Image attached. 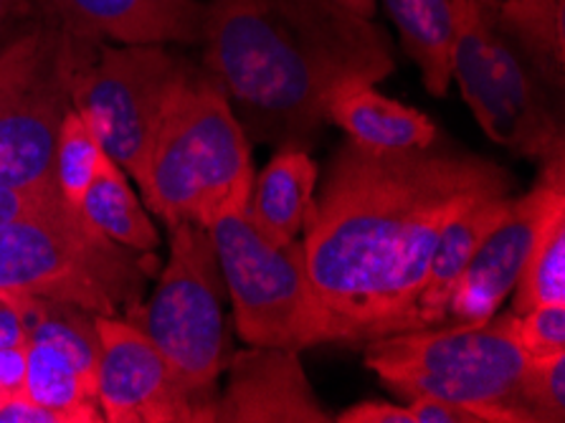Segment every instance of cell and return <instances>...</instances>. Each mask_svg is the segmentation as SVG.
Masks as SVG:
<instances>
[{
    "instance_id": "1",
    "label": "cell",
    "mask_w": 565,
    "mask_h": 423,
    "mask_svg": "<svg viewBox=\"0 0 565 423\" xmlns=\"http://www.w3.org/2000/svg\"><path fill=\"white\" fill-rule=\"evenodd\" d=\"M502 195H515V180L482 155L436 142L424 150L342 145L299 239L330 342L418 330V299L444 226Z\"/></svg>"
},
{
    "instance_id": "2",
    "label": "cell",
    "mask_w": 565,
    "mask_h": 423,
    "mask_svg": "<svg viewBox=\"0 0 565 423\" xmlns=\"http://www.w3.org/2000/svg\"><path fill=\"white\" fill-rule=\"evenodd\" d=\"M203 68L249 140L317 142L330 94L396 72L393 41L335 0H203Z\"/></svg>"
},
{
    "instance_id": "3",
    "label": "cell",
    "mask_w": 565,
    "mask_h": 423,
    "mask_svg": "<svg viewBox=\"0 0 565 423\" xmlns=\"http://www.w3.org/2000/svg\"><path fill=\"white\" fill-rule=\"evenodd\" d=\"M563 62L500 0H469L451 46V82L492 142L545 162L565 155Z\"/></svg>"
},
{
    "instance_id": "4",
    "label": "cell",
    "mask_w": 565,
    "mask_h": 423,
    "mask_svg": "<svg viewBox=\"0 0 565 423\" xmlns=\"http://www.w3.org/2000/svg\"><path fill=\"white\" fill-rule=\"evenodd\" d=\"M252 140L231 109L224 86L191 66L162 112L137 188L145 209L166 223L211 229L244 211L254 188Z\"/></svg>"
},
{
    "instance_id": "5",
    "label": "cell",
    "mask_w": 565,
    "mask_h": 423,
    "mask_svg": "<svg viewBox=\"0 0 565 423\" xmlns=\"http://www.w3.org/2000/svg\"><path fill=\"white\" fill-rule=\"evenodd\" d=\"M158 272L156 252L115 244L58 203L0 223V297L68 302L102 317H125Z\"/></svg>"
},
{
    "instance_id": "6",
    "label": "cell",
    "mask_w": 565,
    "mask_h": 423,
    "mask_svg": "<svg viewBox=\"0 0 565 423\" xmlns=\"http://www.w3.org/2000/svg\"><path fill=\"white\" fill-rule=\"evenodd\" d=\"M363 348L365 366L401 399L431 395L490 411L500 423H525L515 403L530 358L512 313L477 325L418 327Z\"/></svg>"
},
{
    "instance_id": "7",
    "label": "cell",
    "mask_w": 565,
    "mask_h": 423,
    "mask_svg": "<svg viewBox=\"0 0 565 423\" xmlns=\"http://www.w3.org/2000/svg\"><path fill=\"white\" fill-rule=\"evenodd\" d=\"M168 231V262L158 274V287L125 319L148 335L173 366L199 411V423H213L218 378L234 356L226 282L209 229L175 223Z\"/></svg>"
},
{
    "instance_id": "8",
    "label": "cell",
    "mask_w": 565,
    "mask_h": 423,
    "mask_svg": "<svg viewBox=\"0 0 565 423\" xmlns=\"http://www.w3.org/2000/svg\"><path fill=\"white\" fill-rule=\"evenodd\" d=\"M191 66L162 43H109L68 33L72 109L87 119L107 158L135 183L170 94Z\"/></svg>"
},
{
    "instance_id": "9",
    "label": "cell",
    "mask_w": 565,
    "mask_h": 423,
    "mask_svg": "<svg viewBox=\"0 0 565 423\" xmlns=\"http://www.w3.org/2000/svg\"><path fill=\"white\" fill-rule=\"evenodd\" d=\"M209 233L234 305L238 338L256 348L297 352L330 342L302 241L274 244L246 209L221 215Z\"/></svg>"
},
{
    "instance_id": "10",
    "label": "cell",
    "mask_w": 565,
    "mask_h": 423,
    "mask_svg": "<svg viewBox=\"0 0 565 423\" xmlns=\"http://www.w3.org/2000/svg\"><path fill=\"white\" fill-rule=\"evenodd\" d=\"M68 109V33L39 19L0 51V183L62 198L54 150Z\"/></svg>"
},
{
    "instance_id": "11",
    "label": "cell",
    "mask_w": 565,
    "mask_h": 423,
    "mask_svg": "<svg viewBox=\"0 0 565 423\" xmlns=\"http://www.w3.org/2000/svg\"><path fill=\"white\" fill-rule=\"evenodd\" d=\"M563 211L565 158L561 155L545 160L537 183L525 195L512 198L508 213L482 241L449 302L447 322L477 325L498 315L502 302L515 289L537 239Z\"/></svg>"
},
{
    "instance_id": "12",
    "label": "cell",
    "mask_w": 565,
    "mask_h": 423,
    "mask_svg": "<svg viewBox=\"0 0 565 423\" xmlns=\"http://www.w3.org/2000/svg\"><path fill=\"white\" fill-rule=\"evenodd\" d=\"M97 401L107 423H199L181 378L125 317L97 315Z\"/></svg>"
},
{
    "instance_id": "13",
    "label": "cell",
    "mask_w": 565,
    "mask_h": 423,
    "mask_svg": "<svg viewBox=\"0 0 565 423\" xmlns=\"http://www.w3.org/2000/svg\"><path fill=\"white\" fill-rule=\"evenodd\" d=\"M218 393V423H328L335 421L317 401L297 350L256 348L234 352Z\"/></svg>"
},
{
    "instance_id": "14",
    "label": "cell",
    "mask_w": 565,
    "mask_h": 423,
    "mask_svg": "<svg viewBox=\"0 0 565 423\" xmlns=\"http://www.w3.org/2000/svg\"><path fill=\"white\" fill-rule=\"evenodd\" d=\"M36 15L72 36L109 43L195 46L203 33V0H33Z\"/></svg>"
},
{
    "instance_id": "15",
    "label": "cell",
    "mask_w": 565,
    "mask_h": 423,
    "mask_svg": "<svg viewBox=\"0 0 565 423\" xmlns=\"http://www.w3.org/2000/svg\"><path fill=\"white\" fill-rule=\"evenodd\" d=\"M328 123L371 150H424L436 142V125L422 109L385 97L371 82H348L330 94Z\"/></svg>"
},
{
    "instance_id": "16",
    "label": "cell",
    "mask_w": 565,
    "mask_h": 423,
    "mask_svg": "<svg viewBox=\"0 0 565 423\" xmlns=\"http://www.w3.org/2000/svg\"><path fill=\"white\" fill-rule=\"evenodd\" d=\"M512 198L515 195L490 198V201L477 203L472 209L454 215L447 226H444L441 236L434 246L429 272H426L422 299H418V319H422V327L447 322L449 302L459 287L461 276H465L467 266L472 264L482 241L490 236V231L508 213Z\"/></svg>"
},
{
    "instance_id": "17",
    "label": "cell",
    "mask_w": 565,
    "mask_h": 423,
    "mask_svg": "<svg viewBox=\"0 0 565 423\" xmlns=\"http://www.w3.org/2000/svg\"><path fill=\"white\" fill-rule=\"evenodd\" d=\"M317 176L320 170L310 152L285 145L254 178L246 211L274 244H289L302 233L315 201Z\"/></svg>"
},
{
    "instance_id": "18",
    "label": "cell",
    "mask_w": 565,
    "mask_h": 423,
    "mask_svg": "<svg viewBox=\"0 0 565 423\" xmlns=\"http://www.w3.org/2000/svg\"><path fill=\"white\" fill-rule=\"evenodd\" d=\"M469 0H383L401 46L422 72L424 86L444 97L451 84V46Z\"/></svg>"
},
{
    "instance_id": "19",
    "label": "cell",
    "mask_w": 565,
    "mask_h": 423,
    "mask_svg": "<svg viewBox=\"0 0 565 423\" xmlns=\"http://www.w3.org/2000/svg\"><path fill=\"white\" fill-rule=\"evenodd\" d=\"M23 395L62 423H102L97 383L64 350L29 340Z\"/></svg>"
},
{
    "instance_id": "20",
    "label": "cell",
    "mask_w": 565,
    "mask_h": 423,
    "mask_svg": "<svg viewBox=\"0 0 565 423\" xmlns=\"http://www.w3.org/2000/svg\"><path fill=\"white\" fill-rule=\"evenodd\" d=\"M79 211L94 229L119 246L142 254L156 252L160 246V233L150 219V211L132 191L130 176L115 160L105 158L102 162Z\"/></svg>"
},
{
    "instance_id": "21",
    "label": "cell",
    "mask_w": 565,
    "mask_h": 423,
    "mask_svg": "<svg viewBox=\"0 0 565 423\" xmlns=\"http://www.w3.org/2000/svg\"><path fill=\"white\" fill-rule=\"evenodd\" d=\"M19 309L25 335L33 342H49L64 350L84 373L97 383V360H99V335L97 315L87 309L54 299H31V297H3Z\"/></svg>"
},
{
    "instance_id": "22",
    "label": "cell",
    "mask_w": 565,
    "mask_h": 423,
    "mask_svg": "<svg viewBox=\"0 0 565 423\" xmlns=\"http://www.w3.org/2000/svg\"><path fill=\"white\" fill-rule=\"evenodd\" d=\"M105 158L107 152L102 150L87 119L76 109H68L62 129H58L54 150V183L66 205L79 211Z\"/></svg>"
},
{
    "instance_id": "23",
    "label": "cell",
    "mask_w": 565,
    "mask_h": 423,
    "mask_svg": "<svg viewBox=\"0 0 565 423\" xmlns=\"http://www.w3.org/2000/svg\"><path fill=\"white\" fill-rule=\"evenodd\" d=\"M512 292V315L541 305H565V211L537 239Z\"/></svg>"
},
{
    "instance_id": "24",
    "label": "cell",
    "mask_w": 565,
    "mask_h": 423,
    "mask_svg": "<svg viewBox=\"0 0 565 423\" xmlns=\"http://www.w3.org/2000/svg\"><path fill=\"white\" fill-rule=\"evenodd\" d=\"M515 405L525 423L565 421V352L527 360Z\"/></svg>"
},
{
    "instance_id": "25",
    "label": "cell",
    "mask_w": 565,
    "mask_h": 423,
    "mask_svg": "<svg viewBox=\"0 0 565 423\" xmlns=\"http://www.w3.org/2000/svg\"><path fill=\"white\" fill-rule=\"evenodd\" d=\"M515 330L530 360L561 356L565 352V305H541L515 315Z\"/></svg>"
},
{
    "instance_id": "26",
    "label": "cell",
    "mask_w": 565,
    "mask_h": 423,
    "mask_svg": "<svg viewBox=\"0 0 565 423\" xmlns=\"http://www.w3.org/2000/svg\"><path fill=\"white\" fill-rule=\"evenodd\" d=\"M408 409L414 413L416 423H500V419L490 411L444 399H431V395L411 399Z\"/></svg>"
},
{
    "instance_id": "27",
    "label": "cell",
    "mask_w": 565,
    "mask_h": 423,
    "mask_svg": "<svg viewBox=\"0 0 565 423\" xmlns=\"http://www.w3.org/2000/svg\"><path fill=\"white\" fill-rule=\"evenodd\" d=\"M340 423H416L408 403L396 405L388 401H363L338 413Z\"/></svg>"
},
{
    "instance_id": "28",
    "label": "cell",
    "mask_w": 565,
    "mask_h": 423,
    "mask_svg": "<svg viewBox=\"0 0 565 423\" xmlns=\"http://www.w3.org/2000/svg\"><path fill=\"white\" fill-rule=\"evenodd\" d=\"M58 203H64L62 198H41L0 183V223L21 219V215H29L41 209H51V205Z\"/></svg>"
},
{
    "instance_id": "29",
    "label": "cell",
    "mask_w": 565,
    "mask_h": 423,
    "mask_svg": "<svg viewBox=\"0 0 565 423\" xmlns=\"http://www.w3.org/2000/svg\"><path fill=\"white\" fill-rule=\"evenodd\" d=\"M25 360H29V345H11V348H0V388H3L11 399H15V395H23Z\"/></svg>"
},
{
    "instance_id": "30",
    "label": "cell",
    "mask_w": 565,
    "mask_h": 423,
    "mask_svg": "<svg viewBox=\"0 0 565 423\" xmlns=\"http://www.w3.org/2000/svg\"><path fill=\"white\" fill-rule=\"evenodd\" d=\"M0 423H62L56 413L41 409L25 395H15L0 409Z\"/></svg>"
},
{
    "instance_id": "31",
    "label": "cell",
    "mask_w": 565,
    "mask_h": 423,
    "mask_svg": "<svg viewBox=\"0 0 565 423\" xmlns=\"http://www.w3.org/2000/svg\"><path fill=\"white\" fill-rule=\"evenodd\" d=\"M11 345H29V335H25L19 309L0 297V348H11Z\"/></svg>"
},
{
    "instance_id": "32",
    "label": "cell",
    "mask_w": 565,
    "mask_h": 423,
    "mask_svg": "<svg viewBox=\"0 0 565 423\" xmlns=\"http://www.w3.org/2000/svg\"><path fill=\"white\" fill-rule=\"evenodd\" d=\"M36 15L33 0H0V25L13 19H31Z\"/></svg>"
},
{
    "instance_id": "33",
    "label": "cell",
    "mask_w": 565,
    "mask_h": 423,
    "mask_svg": "<svg viewBox=\"0 0 565 423\" xmlns=\"http://www.w3.org/2000/svg\"><path fill=\"white\" fill-rule=\"evenodd\" d=\"M335 3L345 6L348 11H353L358 15H365V19H373L375 13V0H335Z\"/></svg>"
},
{
    "instance_id": "34",
    "label": "cell",
    "mask_w": 565,
    "mask_h": 423,
    "mask_svg": "<svg viewBox=\"0 0 565 423\" xmlns=\"http://www.w3.org/2000/svg\"><path fill=\"white\" fill-rule=\"evenodd\" d=\"M502 3H508V6H541V3H547V0H502Z\"/></svg>"
},
{
    "instance_id": "35",
    "label": "cell",
    "mask_w": 565,
    "mask_h": 423,
    "mask_svg": "<svg viewBox=\"0 0 565 423\" xmlns=\"http://www.w3.org/2000/svg\"><path fill=\"white\" fill-rule=\"evenodd\" d=\"M8 401H11V395H8L3 388H0V409H3V403H8Z\"/></svg>"
}]
</instances>
